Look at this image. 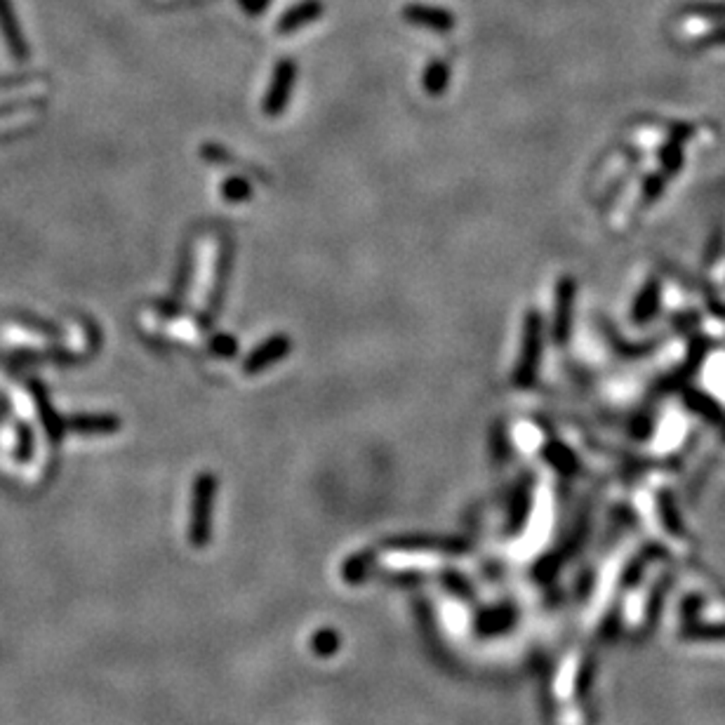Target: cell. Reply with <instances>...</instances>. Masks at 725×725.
Listing matches in <instances>:
<instances>
[{
  "instance_id": "6da1fadb",
  "label": "cell",
  "mask_w": 725,
  "mask_h": 725,
  "mask_svg": "<svg viewBox=\"0 0 725 725\" xmlns=\"http://www.w3.org/2000/svg\"><path fill=\"white\" fill-rule=\"evenodd\" d=\"M219 481L213 472L198 473L191 490L189 511V541L196 549L207 547L213 541L214 502H217Z\"/></svg>"
},
{
  "instance_id": "7a4b0ae2",
  "label": "cell",
  "mask_w": 725,
  "mask_h": 725,
  "mask_svg": "<svg viewBox=\"0 0 725 725\" xmlns=\"http://www.w3.org/2000/svg\"><path fill=\"white\" fill-rule=\"evenodd\" d=\"M233 259H236V245H233V238L222 236L219 238L217 266H214L213 285H210V293H207L205 311H203L201 318H198V328L201 330L213 328L214 321H217V316L222 313V306H224V300H226V290H229L231 271H233Z\"/></svg>"
},
{
  "instance_id": "3957f363",
  "label": "cell",
  "mask_w": 725,
  "mask_h": 725,
  "mask_svg": "<svg viewBox=\"0 0 725 725\" xmlns=\"http://www.w3.org/2000/svg\"><path fill=\"white\" fill-rule=\"evenodd\" d=\"M541 358V316L537 311L525 313V328H523V346H521V358L513 370V384L518 389H530L537 380V370H540Z\"/></svg>"
},
{
  "instance_id": "277c9868",
  "label": "cell",
  "mask_w": 725,
  "mask_h": 725,
  "mask_svg": "<svg viewBox=\"0 0 725 725\" xmlns=\"http://www.w3.org/2000/svg\"><path fill=\"white\" fill-rule=\"evenodd\" d=\"M294 83H297V64L290 57L281 59L273 69V75H271L269 90L262 99V111H264L266 118H278L283 111L288 109Z\"/></svg>"
},
{
  "instance_id": "5b68a950",
  "label": "cell",
  "mask_w": 725,
  "mask_h": 725,
  "mask_svg": "<svg viewBox=\"0 0 725 725\" xmlns=\"http://www.w3.org/2000/svg\"><path fill=\"white\" fill-rule=\"evenodd\" d=\"M386 551L401 553H445V556H460L466 553V541L457 537L441 535H398L384 541Z\"/></svg>"
},
{
  "instance_id": "8992f818",
  "label": "cell",
  "mask_w": 725,
  "mask_h": 725,
  "mask_svg": "<svg viewBox=\"0 0 725 725\" xmlns=\"http://www.w3.org/2000/svg\"><path fill=\"white\" fill-rule=\"evenodd\" d=\"M293 352V340L290 334H273L269 340H264L259 346H254L253 352L248 353V358L243 361V374H262L264 370L273 368L276 362H281L283 358Z\"/></svg>"
},
{
  "instance_id": "52a82bcc",
  "label": "cell",
  "mask_w": 725,
  "mask_h": 725,
  "mask_svg": "<svg viewBox=\"0 0 725 725\" xmlns=\"http://www.w3.org/2000/svg\"><path fill=\"white\" fill-rule=\"evenodd\" d=\"M403 19L412 24V26L436 31V34H448V31L455 29L457 24L455 15L445 10V7L422 5V3H408L403 7Z\"/></svg>"
},
{
  "instance_id": "ba28073f",
  "label": "cell",
  "mask_w": 725,
  "mask_h": 725,
  "mask_svg": "<svg viewBox=\"0 0 725 725\" xmlns=\"http://www.w3.org/2000/svg\"><path fill=\"white\" fill-rule=\"evenodd\" d=\"M323 12H325V5H323L321 0H302V3L290 7L288 12H283L276 24V31L281 35L294 34V31L309 26L311 22H316Z\"/></svg>"
},
{
  "instance_id": "9c48e42d",
  "label": "cell",
  "mask_w": 725,
  "mask_h": 725,
  "mask_svg": "<svg viewBox=\"0 0 725 725\" xmlns=\"http://www.w3.org/2000/svg\"><path fill=\"white\" fill-rule=\"evenodd\" d=\"M66 426L83 436H111V433L121 432L123 420L118 414H75L66 420Z\"/></svg>"
},
{
  "instance_id": "30bf717a",
  "label": "cell",
  "mask_w": 725,
  "mask_h": 725,
  "mask_svg": "<svg viewBox=\"0 0 725 725\" xmlns=\"http://www.w3.org/2000/svg\"><path fill=\"white\" fill-rule=\"evenodd\" d=\"M0 31L5 35V43L10 47L12 57L17 62H26L29 57V47H26V41H24V34L19 29L17 17L12 12V3L10 0H0Z\"/></svg>"
},
{
  "instance_id": "8fae6325",
  "label": "cell",
  "mask_w": 725,
  "mask_h": 725,
  "mask_svg": "<svg viewBox=\"0 0 725 725\" xmlns=\"http://www.w3.org/2000/svg\"><path fill=\"white\" fill-rule=\"evenodd\" d=\"M572 300H575V283L563 278L559 285V297H556V313H553V340L563 344L570 334V318H572Z\"/></svg>"
},
{
  "instance_id": "7c38bea8",
  "label": "cell",
  "mask_w": 725,
  "mask_h": 725,
  "mask_svg": "<svg viewBox=\"0 0 725 725\" xmlns=\"http://www.w3.org/2000/svg\"><path fill=\"white\" fill-rule=\"evenodd\" d=\"M194 264H196V253H194V243H186L182 254H179V264H177V273H174L173 281V290L167 294V300L177 302V304H184V297L189 293L191 278H194Z\"/></svg>"
},
{
  "instance_id": "4fadbf2b",
  "label": "cell",
  "mask_w": 725,
  "mask_h": 725,
  "mask_svg": "<svg viewBox=\"0 0 725 725\" xmlns=\"http://www.w3.org/2000/svg\"><path fill=\"white\" fill-rule=\"evenodd\" d=\"M374 561H377V551L374 549L353 553L342 565V580L346 584H362V581L370 580V575H372Z\"/></svg>"
},
{
  "instance_id": "5bb4252c",
  "label": "cell",
  "mask_w": 725,
  "mask_h": 725,
  "mask_svg": "<svg viewBox=\"0 0 725 725\" xmlns=\"http://www.w3.org/2000/svg\"><path fill=\"white\" fill-rule=\"evenodd\" d=\"M426 94L432 97H441L450 85V64L443 59H433L429 62V66L424 69V78H422Z\"/></svg>"
},
{
  "instance_id": "9a60e30c",
  "label": "cell",
  "mask_w": 725,
  "mask_h": 725,
  "mask_svg": "<svg viewBox=\"0 0 725 725\" xmlns=\"http://www.w3.org/2000/svg\"><path fill=\"white\" fill-rule=\"evenodd\" d=\"M201 158L207 163H214V165H236V167H243V170H250V174H254V177H259L262 182H266V174L259 170V167L250 165V163H243L238 161L236 155L231 154V151H226L224 146L219 144H203L201 146Z\"/></svg>"
},
{
  "instance_id": "2e32d148",
  "label": "cell",
  "mask_w": 725,
  "mask_h": 725,
  "mask_svg": "<svg viewBox=\"0 0 725 725\" xmlns=\"http://www.w3.org/2000/svg\"><path fill=\"white\" fill-rule=\"evenodd\" d=\"M219 194L224 198L226 203H245L253 198V186L245 177L241 174H233V177H226L219 186Z\"/></svg>"
},
{
  "instance_id": "e0dca14e",
  "label": "cell",
  "mask_w": 725,
  "mask_h": 725,
  "mask_svg": "<svg viewBox=\"0 0 725 725\" xmlns=\"http://www.w3.org/2000/svg\"><path fill=\"white\" fill-rule=\"evenodd\" d=\"M340 633L334 629H318L311 639V651L316 652L318 657H333L334 652L340 651Z\"/></svg>"
},
{
  "instance_id": "ac0fdd59",
  "label": "cell",
  "mask_w": 725,
  "mask_h": 725,
  "mask_svg": "<svg viewBox=\"0 0 725 725\" xmlns=\"http://www.w3.org/2000/svg\"><path fill=\"white\" fill-rule=\"evenodd\" d=\"M657 300H660V288H657V283L652 281L648 283V288L639 294L636 306H633V318H636V321L651 318L657 309Z\"/></svg>"
},
{
  "instance_id": "d6986e66",
  "label": "cell",
  "mask_w": 725,
  "mask_h": 725,
  "mask_svg": "<svg viewBox=\"0 0 725 725\" xmlns=\"http://www.w3.org/2000/svg\"><path fill=\"white\" fill-rule=\"evenodd\" d=\"M688 15L692 17H702V19H711V22H725V3H716V0H702V3H692V5L685 7Z\"/></svg>"
},
{
  "instance_id": "ffe728a7",
  "label": "cell",
  "mask_w": 725,
  "mask_h": 725,
  "mask_svg": "<svg viewBox=\"0 0 725 725\" xmlns=\"http://www.w3.org/2000/svg\"><path fill=\"white\" fill-rule=\"evenodd\" d=\"M513 615L509 608H500V611H492V612H485L481 620H478V629L485 633H497L502 631V629H507L509 624H511Z\"/></svg>"
},
{
  "instance_id": "44dd1931",
  "label": "cell",
  "mask_w": 725,
  "mask_h": 725,
  "mask_svg": "<svg viewBox=\"0 0 725 725\" xmlns=\"http://www.w3.org/2000/svg\"><path fill=\"white\" fill-rule=\"evenodd\" d=\"M547 460L551 462V464L556 466L561 473H572L577 469V462H575V457H572V452H570L568 448H563L561 443L549 445Z\"/></svg>"
},
{
  "instance_id": "7402d4cb",
  "label": "cell",
  "mask_w": 725,
  "mask_h": 725,
  "mask_svg": "<svg viewBox=\"0 0 725 725\" xmlns=\"http://www.w3.org/2000/svg\"><path fill=\"white\" fill-rule=\"evenodd\" d=\"M685 639L725 641V624H700V621H692L685 629Z\"/></svg>"
},
{
  "instance_id": "603a6c76",
  "label": "cell",
  "mask_w": 725,
  "mask_h": 725,
  "mask_svg": "<svg viewBox=\"0 0 725 725\" xmlns=\"http://www.w3.org/2000/svg\"><path fill=\"white\" fill-rule=\"evenodd\" d=\"M528 511H530V490L525 488V485H521V488L516 490V497H513V504H511V530L513 532H518V528L523 525V521L528 518Z\"/></svg>"
},
{
  "instance_id": "cb8c5ba5",
  "label": "cell",
  "mask_w": 725,
  "mask_h": 725,
  "mask_svg": "<svg viewBox=\"0 0 725 725\" xmlns=\"http://www.w3.org/2000/svg\"><path fill=\"white\" fill-rule=\"evenodd\" d=\"M210 353L217 358H233L238 353V340L233 334H214L210 340Z\"/></svg>"
},
{
  "instance_id": "d4e9b609",
  "label": "cell",
  "mask_w": 725,
  "mask_h": 725,
  "mask_svg": "<svg viewBox=\"0 0 725 725\" xmlns=\"http://www.w3.org/2000/svg\"><path fill=\"white\" fill-rule=\"evenodd\" d=\"M700 45L702 47H714V45H725V24L723 26H719V29L709 31L707 35H704L702 41H700Z\"/></svg>"
},
{
  "instance_id": "484cf974",
  "label": "cell",
  "mask_w": 725,
  "mask_h": 725,
  "mask_svg": "<svg viewBox=\"0 0 725 725\" xmlns=\"http://www.w3.org/2000/svg\"><path fill=\"white\" fill-rule=\"evenodd\" d=\"M243 7V12H248V15H253V17H257V15H262V12H266V7H269V0H238Z\"/></svg>"
},
{
  "instance_id": "4316f807",
  "label": "cell",
  "mask_w": 725,
  "mask_h": 725,
  "mask_svg": "<svg viewBox=\"0 0 725 725\" xmlns=\"http://www.w3.org/2000/svg\"><path fill=\"white\" fill-rule=\"evenodd\" d=\"M445 581H448L450 589H455L457 593H466V581L462 580L460 575H455V577H452V575H445Z\"/></svg>"
}]
</instances>
